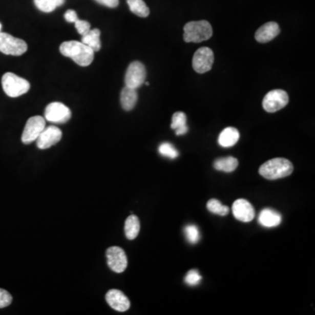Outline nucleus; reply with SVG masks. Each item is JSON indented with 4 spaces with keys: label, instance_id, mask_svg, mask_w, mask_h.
<instances>
[{
    "label": "nucleus",
    "instance_id": "13",
    "mask_svg": "<svg viewBox=\"0 0 315 315\" xmlns=\"http://www.w3.org/2000/svg\"><path fill=\"white\" fill-rule=\"evenodd\" d=\"M232 211L235 218L240 222H251L255 217L254 207L245 199H238L235 201L232 206Z\"/></svg>",
    "mask_w": 315,
    "mask_h": 315
},
{
    "label": "nucleus",
    "instance_id": "31",
    "mask_svg": "<svg viewBox=\"0 0 315 315\" xmlns=\"http://www.w3.org/2000/svg\"><path fill=\"white\" fill-rule=\"evenodd\" d=\"M64 18L69 23H75V21L78 19L77 14L74 10H68L65 13V15H64Z\"/></svg>",
    "mask_w": 315,
    "mask_h": 315
},
{
    "label": "nucleus",
    "instance_id": "4",
    "mask_svg": "<svg viewBox=\"0 0 315 315\" xmlns=\"http://www.w3.org/2000/svg\"><path fill=\"white\" fill-rule=\"evenodd\" d=\"M1 82L5 93L13 98L24 95L30 90L29 81L13 73H6L2 77Z\"/></svg>",
    "mask_w": 315,
    "mask_h": 315
},
{
    "label": "nucleus",
    "instance_id": "8",
    "mask_svg": "<svg viewBox=\"0 0 315 315\" xmlns=\"http://www.w3.org/2000/svg\"><path fill=\"white\" fill-rule=\"evenodd\" d=\"M146 77V70L144 64L140 61H133L130 64L126 71L125 85L132 89H138L144 84Z\"/></svg>",
    "mask_w": 315,
    "mask_h": 315
},
{
    "label": "nucleus",
    "instance_id": "25",
    "mask_svg": "<svg viewBox=\"0 0 315 315\" xmlns=\"http://www.w3.org/2000/svg\"><path fill=\"white\" fill-rule=\"evenodd\" d=\"M207 209L211 213L219 215L221 216H224L228 215V207L227 206H224L221 203V201L216 200V199H211L207 201Z\"/></svg>",
    "mask_w": 315,
    "mask_h": 315
},
{
    "label": "nucleus",
    "instance_id": "30",
    "mask_svg": "<svg viewBox=\"0 0 315 315\" xmlns=\"http://www.w3.org/2000/svg\"><path fill=\"white\" fill-rule=\"evenodd\" d=\"M75 28L78 32V33L81 34V36H83L84 34L90 30V24L86 20H81V19H77L75 22Z\"/></svg>",
    "mask_w": 315,
    "mask_h": 315
},
{
    "label": "nucleus",
    "instance_id": "14",
    "mask_svg": "<svg viewBox=\"0 0 315 315\" xmlns=\"http://www.w3.org/2000/svg\"><path fill=\"white\" fill-rule=\"evenodd\" d=\"M105 300L112 309L117 312H126L131 306V302L123 291L117 289H111L105 295Z\"/></svg>",
    "mask_w": 315,
    "mask_h": 315
},
{
    "label": "nucleus",
    "instance_id": "28",
    "mask_svg": "<svg viewBox=\"0 0 315 315\" xmlns=\"http://www.w3.org/2000/svg\"><path fill=\"white\" fill-rule=\"evenodd\" d=\"M201 280V274L197 270H190L185 277V282L188 285H197Z\"/></svg>",
    "mask_w": 315,
    "mask_h": 315
},
{
    "label": "nucleus",
    "instance_id": "11",
    "mask_svg": "<svg viewBox=\"0 0 315 315\" xmlns=\"http://www.w3.org/2000/svg\"><path fill=\"white\" fill-rule=\"evenodd\" d=\"M45 118L51 123H67L71 118V111L61 102H51L46 108Z\"/></svg>",
    "mask_w": 315,
    "mask_h": 315
},
{
    "label": "nucleus",
    "instance_id": "23",
    "mask_svg": "<svg viewBox=\"0 0 315 315\" xmlns=\"http://www.w3.org/2000/svg\"><path fill=\"white\" fill-rule=\"evenodd\" d=\"M127 4L130 10L138 17L145 18L150 13V10L144 3V0H127Z\"/></svg>",
    "mask_w": 315,
    "mask_h": 315
},
{
    "label": "nucleus",
    "instance_id": "18",
    "mask_svg": "<svg viewBox=\"0 0 315 315\" xmlns=\"http://www.w3.org/2000/svg\"><path fill=\"white\" fill-rule=\"evenodd\" d=\"M120 102L123 110L126 111H132L138 102V92L136 89L123 88L121 92Z\"/></svg>",
    "mask_w": 315,
    "mask_h": 315
},
{
    "label": "nucleus",
    "instance_id": "20",
    "mask_svg": "<svg viewBox=\"0 0 315 315\" xmlns=\"http://www.w3.org/2000/svg\"><path fill=\"white\" fill-rule=\"evenodd\" d=\"M140 230V222L138 216L132 215L126 219L124 223V233L127 239L134 240Z\"/></svg>",
    "mask_w": 315,
    "mask_h": 315
},
{
    "label": "nucleus",
    "instance_id": "27",
    "mask_svg": "<svg viewBox=\"0 0 315 315\" xmlns=\"http://www.w3.org/2000/svg\"><path fill=\"white\" fill-rule=\"evenodd\" d=\"M159 153L164 157H167L169 159H176L179 156V152L176 150V148L173 145V144L168 143V142H165L162 143L159 146Z\"/></svg>",
    "mask_w": 315,
    "mask_h": 315
},
{
    "label": "nucleus",
    "instance_id": "29",
    "mask_svg": "<svg viewBox=\"0 0 315 315\" xmlns=\"http://www.w3.org/2000/svg\"><path fill=\"white\" fill-rule=\"evenodd\" d=\"M12 295L8 291L0 288V308H5L12 303Z\"/></svg>",
    "mask_w": 315,
    "mask_h": 315
},
{
    "label": "nucleus",
    "instance_id": "33",
    "mask_svg": "<svg viewBox=\"0 0 315 315\" xmlns=\"http://www.w3.org/2000/svg\"><path fill=\"white\" fill-rule=\"evenodd\" d=\"M1 29H2V25L0 23V33H1Z\"/></svg>",
    "mask_w": 315,
    "mask_h": 315
},
{
    "label": "nucleus",
    "instance_id": "16",
    "mask_svg": "<svg viewBox=\"0 0 315 315\" xmlns=\"http://www.w3.org/2000/svg\"><path fill=\"white\" fill-rule=\"evenodd\" d=\"M282 221V216L271 208H264L258 216V222L265 228H274L279 226Z\"/></svg>",
    "mask_w": 315,
    "mask_h": 315
},
{
    "label": "nucleus",
    "instance_id": "32",
    "mask_svg": "<svg viewBox=\"0 0 315 315\" xmlns=\"http://www.w3.org/2000/svg\"><path fill=\"white\" fill-rule=\"evenodd\" d=\"M96 1L97 3L110 7V8H116L119 4V0H96Z\"/></svg>",
    "mask_w": 315,
    "mask_h": 315
},
{
    "label": "nucleus",
    "instance_id": "24",
    "mask_svg": "<svg viewBox=\"0 0 315 315\" xmlns=\"http://www.w3.org/2000/svg\"><path fill=\"white\" fill-rule=\"evenodd\" d=\"M65 0H34L37 8L43 12H51L62 6Z\"/></svg>",
    "mask_w": 315,
    "mask_h": 315
},
{
    "label": "nucleus",
    "instance_id": "6",
    "mask_svg": "<svg viewBox=\"0 0 315 315\" xmlns=\"http://www.w3.org/2000/svg\"><path fill=\"white\" fill-rule=\"evenodd\" d=\"M288 102V94L285 90H274L265 95L262 104L264 111L269 113H273L285 108Z\"/></svg>",
    "mask_w": 315,
    "mask_h": 315
},
{
    "label": "nucleus",
    "instance_id": "21",
    "mask_svg": "<svg viewBox=\"0 0 315 315\" xmlns=\"http://www.w3.org/2000/svg\"><path fill=\"white\" fill-rule=\"evenodd\" d=\"M171 128L175 130L177 136L186 134L188 131V127L186 126V116L184 112L178 111L174 113L172 118Z\"/></svg>",
    "mask_w": 315,
    "mask_h": 315
},
{
    "label": "nucleus",
    "instance_id": "12",
    "mask_svg": "<svg viewBox=\"0 0 315 315\" xmlns=\"http://www.w3.org/2000/svg\"><path fill=\"white\" fill-rule=\"evenodd\" d=\"M62 137V132L56 126H48L40 133L36 139L37 147L40 150H45L48 148L57 144Z\"/></svg>",
    "mask_w": 315,
    "mask_h": 315
},
{
    "label": "nucleus",
    "instance_id": "7",
    "mask_svg": "<svg viewBox=\"0 0 315 315\" xmlns=\"http://www.w3.org/2000/svg\"><path fill=\"white\" fill-rule=\"evenodd\" d=\"M45 128L46 121L44 117L40 116L30 117L25 126L24 131L21 136V141L26 144L36 141L37 138Z\"/></svg>",
    "mask_w": 315,
    "mask_h": 315
},
{
    "label": "nucleus",
    "instance_id": "5",
    "mask_svg": "<svg viewBox=\"0 0 315 315\" xmlns=\"http://www.w3.org/2000/svg\"><path fill=\"white\" fill-rule=\"evenodd\" d=\"M27 50V42L13 37L9 33H0V52L7 55L19 56Z\"/></svg>",
    "mask_w": 315,
    "mask_h": 315
},
{
    "label": "nucleus",
    "instance_id": "22",
    "mask_svg": "<svg viewBox=\"0 0 315 315\" xmlns=\"http://www.w3.org/2000/svg\"><path fill=\"white\" fill-rule=\"evenodd\" d=\"M238 160L232 156L224 157L216 159L214 162V167L218 171L232 173L237 169Z\"/></svg>",
    "mask_w": 315,
    "mask_h": 315
},
{
    "label": "nucleus",
    "instance_id": "26",
    "mask_svg": "<svg viewBox=\"0 0 315 315\" xmlns=\"http://www.w3.org/2000/svg\"><path fill=\"white\" fill-rule=\"evenodd\" d=\"M184 232H185L186 240L192 244L198 243L201 239V234H200L199 228L194 224L186 225L184 228Z\"/></svg>",
    "mask_w": 315,
    "mask_h": 315
},
{
    "label": "nucleus",
    "instance_id": "3",
    "mask_svg": "<svg viewBox=\"0 0 315 315\" xmlns=\"http://www.w3.org/2000/svg\"><path fill=\"white\" fill-rule=\"evenodd\" d=\"M213 29L207 20L191 21L184 27L183 39L186 42L200 43L209 39Z\"/></svg>",
    "mask_w": 315,
    "mask_h": 315
},
{
    "label": "nucleus",
    "instance_id": "19",
    "mask_svg": "<svg viewBox=\"0 0 315 315\" xmlns=\"http://www.w3.org/2000/svg\"><path fill=\"white\" fill-rule=\"evenodd\" d=\"M101 32L99 29H90L86 34L81 38V42L91 48L94 52L100 51L101 49V40H100Z\"/></svg>",
    "mask_w": 315,
    "mask_h": 315
},
{
    "label": "nucleus",
    "instance_id": "1",
    "mask_svg": "<svg viewBox=\"0 0 315 315\" xmlns=\"http://www.w3.org/2000/svg\"><path fill=\"white\" fill-rule=\"evenodd\" d=\"M60 52L66 57L71 58L79 66H90L93 62L95 52L82 42L66 41L61 43Z\"/></svg>",
    "mask_w": 315,
    "mask_h": 315
},
{
    "label": "nucleus",
    "instance_id": "9",
    "mask_svg": "<svg viewBox=\"0 0 315 315\" xmlns=\"http://www.w3.org/2000/svg\"><path fill=\"white\" fill-rule=\"evenodd\" d=\"M214 53L209 48H199L197 51L195 52L193 57L192 64L193 68L195 70V72L199 74L208 72L213 66Z\"/></svg>",
    "mask_w": 315,
    "mask_h": 315
},
{
    "label": "nucleus",
    "instance_id": "10",
    "mask_svg": "<svg viewBox=\"0 0 315 315\" xmlns=\"http://www.w3.org/2000/svg\"><path fill=\"white\" fill-rule=\"evenodd\" d=\"M106 258L109 267L114 272H123L128 265L125 252L120 247H110L106 250Z\"/></svg>",
    "mask_w": 315,
    "mask_h": 315
},
{
    "label": "nucleus",
    "instance_id": "15",
    "mask_svg": "<svg viewBox=\"0 0 315 315\" xmlns=\"http://www.w3.org/2000/svg\"><path fill=\"white\" fill-rule=\"evenodd\" d=\"M280 33V28L276 22H267L258 28L255 39L259 43H267L275 39Z\"/></svg>",
    "mask_w": 315,
    "mask_h": 315
},
{
    "label": "nucleus",
    "instance_id": "17",
    "mask_svg": "<svg viewBox=\"0 0 315 315\" xmlns=\"http://www.w3.org/2000/svg\"><path fill=\"white\" fill-rule=\"evenodd\" d=\"M240 134L234 127H227L220 133L218 143L222 147L234 146L239 140Z\"/></svg>",
    "mask_w": 315,
    "mask_h": 315
},
{
    "label": "nucleus",
    "instance_id": "2",
    "mask_svg": "<svg viewBox=\"0 0 315 315\" xmlns=\"http://www.w3.org/2000/svg\"><path fill=\"white\" fill-rule=\"evenodd\" d=\"M293 171L291 161L285 158L270 159L259 167V174L267 180H274L287 177Z\"/></svg>",
    "mask_w": 315,
    "mask_h": 315
}]
</instances>
